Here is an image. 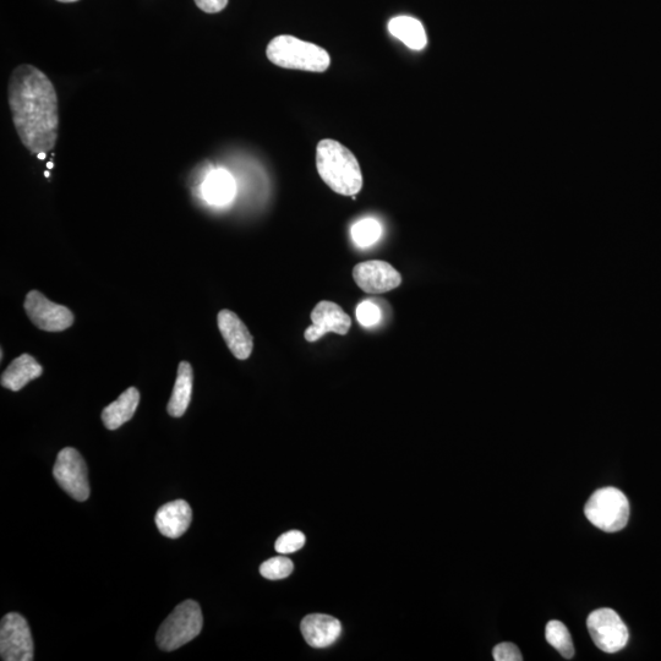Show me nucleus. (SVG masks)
I'll use <instances>...</instances> for the list:
<instances>
[{
	"mask_svg": "<svg viewBox=\"0 0 661 661\" xmlns=\"http://www.w3.org/2000/svg\"><path fill=\"white\" fill-rule=\"evenodd\" d=\"M8 100L16 133L31 155L52 151L58 140L59 105L48 76L34 65H19L9 79Z\"/></svg>",
	"mask_w": 661,
	"mask_h": 661,
	"instance_id": "f257e3e1",
	"label": "nucleus"
},
{
	"mask_svg": "<svg viewBox=\"0 0 661 661\" xmlns=\"http://www.w3.org/2000/svg\"><path fill=\"white\" fill-rule=\"evenodd\" d=\"M316 167L327 187L337 194L355 196L363 188V174L357 158L338 141L319 142Z\"/></svg>",
	"mask_w": 661,
	"mask_h": 661,
	"instance_id": "f03ea898",
	"label": "nucleus"
},
{
	"mask_svg": "<svg viewBox=\"0 0 661 661\" xmlns=\"http://www.w3.org/2000/svg\"><path fill=\"white\" fill-rule=\"evenodd\" d=\"M266 56L277 67L311 73H324L331 64L330 54L324 48L289 35L273 38L267 46Z\"/></svg>",
	"mask_w": 661,
	"mask_h": 661,
	"instance_id": "7ed1b4c3",
	"label": "nucleus"
},
{
	"mask_svg": "<svg viewBox=\"0 0 661 661\" xmlns=\"http://www.w3.org/2000/svg\"><path fill=\"white\" fill-rule=\"evenodd\" d=\"M202 625L204 619L200 605L194 600H185L161 625L156 637L157 646L165 652H173L198 637Z\"/></svg>",
	"mask_w": 661,
	"mask_h": 661,
	"instance_id": "20e7f679",
	"label": "nucleus"
},
{
	"mask_svg": "<svg viewBox=\"0 0 661 661\" xmlns=\"http://www.w3.org/2000/svg\"><path fill=\"white\" fill-rule=\"evenodd\" d=\"M584 515L594 527L606 533L620 532L630 518V502L621 490L603 488L589 497Z\"/></svg>",
	"mask_w": 661,
	"mask_h": 661,
	"instance_id": "39448f33",
	"label": "nucleus"
},
{
	"mask_svg": "<svg viewBox=\"0 0 661 661\" xmlns=\"http://www.w3.org/2000/svg\"><path fill=\"white\" fill-rule=\"evenodd\" d=\"M53 475L65 493L73 499L80 502L89 499L90 483L86 462L73 447H65L58 453Z\"/></svg>",
	"mask_w": 661,
	"mask_h": 661,
	"instance_id": "423d86ee",
	"label": "nucleus"
},
{
	"mask_svg": "<svg viewBox=\"0 0 661 661\" xmlns=\"http://www.w3.org/2000/svg\"><path fill=\"white\" fill-rule=\"evenodd\" d=\"M589 635L595 646L605 653L614 654L627 646L628 628L613 609H598L587 619Z\"/></svg>",
	"mask_w": 661,
	"mask_h": 661,
	"instance_id": "0eeeda50",
	"label": "nucleus"
},
{
	"mask_svg": "<svg viewBox=\"0 0 661 661\" xmlns=\"http://www.w3.org/2000/svg\"><path fill=\"white\" fill-rule=\"evenodd\" d=\"M0 655L4 661L34 660V639L20 614L5 615L0 626Z\"/></svg>",
	"mask_w": 661,
	"mask_h": 661,
	"instance_id": "6e6552de",
	"label": "nucleus"
},
{
	"mask_svg": "<svg viewBox=\"0 0 661 661\" xmlns=\"http://www.w3.org/2000/svg\"><path fill=\"white\" fill-rule=\"evenodd\" d=\"M24 308L32 324L42 331L62 332L74 324V315L67 307L51 302L38 291L27 294Z\"/></svg>",
	"mask_w": 661,
	"mask_h": 661,
	"instance_id": "1a4fd4ad",
	"label": "nucleus"
},
{
	"mask_svg": "<svg viewBox=\"0 0 661 661\" xmlns=\"http://www.w3.org/2000/svg\"><path fill=\"white\" fill-rule=\"evenodd\" d=\"M354 282L369 294H384L401 286L402 276L389 262L381 260L360 262L353 269Z\"/></svg>",
	"mask_w": 661,
	"mask_h": 661,
	"instance_id": "9d476101",
	"label": "nucleus"
},
{
	"mask_svg": "<svg viewBox=\"0 0 661 661\" xmlns=\"http://www.w3.org/2000/svg\"><path fill=\"white\" fill-rule=\"evenodd\" d=\"M313 326L305 330L304 338L310 343L319 341L326 333L346 336L352 327V319L344 313L340 305L322 300L310 315Z\"/></svg>",
	"mask_w": 661,
	"mask_h": 661,
	"instance_id": "9b49d317",
	"label": "nucleus"
},
{
	"mask_svg": "<svg viewBox=\"0 0 661 661\" xmlns=\"http://www.w3.org/2000/svg\"><path fill=\"white\" fill-rule=\"evenodd\" d=\"M218 329L229 351L239 360H247L254 348V338L248 327L231 310H221L217 316Z\"/></svg>",
	"mask_w": 661,
	"mask_h": 661,
	"instance_id": "f8f14e48",
	"label": "nucleus"
},
{
	"mask_svg": "<svg viewBox=\"0 0 661 661\" xmlns=\"http://www.w3.org/2000/svg\"><path fill=\"white\" fill-rule=\"evenodd\" d=\"M300 630L310 647L327 648L340 638L342 625L336 617L313 614L304 617Z\"/></svg>",
	"mask_w": 661,
	"mask_h": 661,
	"instance_id": "ddd939ff",
	"label": "nucleus"
},
{
	"mask_svg": "<svg viewBox=\"0 0 661 661\" xmlns=\"http://www.w3.org/2000/svg\"><path fill=\"white\" fill-rule=\"evenodd\" d=\"M193 521V511L187 501L168 502L157 511L155 522L158 531L169 539H178L188 531Z\"/></svg>",
	"mask_w": 661,
	"mask_h": 661,
	"instance_id": "4468645a",
	"label": "nucleus"
},
{
	"mask_svg": "<svg viewBox=\"0 0 661 661\" xmlns=\"http://www.w3.org/2000/svg\"><path fill=\"white\" fill-rule=\"evenodd\" d=\"M43 374V368L30 354L20 355L13 360L2 374V386L10 391L23 390L29 382L34 381Z\"/></svg>",
	"mask_w": 661,
	"mask_h": 661,
	"instance_id": "2eb2a0df",
	"label": "nucleus"
},
{
	"mask_svg": "<svg viewBox=\"0 0 661 661\" xmlns=\"http://www.w3.org/2000/svg\"><path fill=\"white\" fill-rule=\"evenodd\" d=\"M140 403V392L130 387L119 396L117 401L109 404L102 412V422L108 430H117L134 417Z\"/></svg>",
	"mask_w": 661,
	"mask_h": 661,
	"instance_id": "dca6fc26",
	"label": "nucleus"
},
{
	"mask_svg": "<svg viewBox=\"0 0 661 661\" xmlns=\"http://www.w3.org/2000/svg\"><path fill=\"white\" fill-rule=\"evenodd\" d=\"M202 195L212 205H227L236 195L237 185L232 174L226 169H216L207 174L202 184Z\"/></svg>",
	"mask_w": 661,
	"mask_h": 661,
	"instance_id": "f3484780",
	"label": "nucleus"
},
{
	"mask_svg": "<svg viewBox=\"0 0 661 661\" xmlns=\"http://www.w3.org/2000/svg\"><path fill=\"white\" fill-rule=\"evenodd\" d=\"M193 368L188 362L178 366L176 385H174L171 400L168 402L167 412L173 418L183 417L191 401L193 393Z\"/></svg>",
	"mask_w": 661,
	"mask_h": 661,
	"instance_id": "a211bd4d",
	"label": "nucleus"
},
{
	"mask_svg": "<svg viewBox=\"0 0 661 661\" xmlns=\"http://www.w3.org/2000/svg\"><path fill=\"white\" fill-rule=\"evenodd\" d=\"M389 31L413 51H422L428 45V36L423 24L411 16H396L391 19Z\"/></svg>",
	"mask_w": 661,
	"mask_h": 661,
	"instance_id": "6ab92c4d",
	"label": "nucleus"
},
{
	"mask_svg": "<svg viewBox=\"0 0 661 661\" xmlns=\"http://www.w3.org/2000/svg\"><path fill=\"white\" fill-rule=\"evenodd\" d=\"M545 638L565 659H572L575 655L571 633L561 621L548 622L545 627Z\"/></svg>",
	"mask_w": 661,
	"mask_h": 661,
	"instance_id": "aec40b11",
	"label": "nucleus"
},
{
	"mask_svg": "<svg viewBox=\"0 0 661 661\" xmlns=\"http://www.w3.org/2000/svg\"><path fill=\"white\" fill-rule=\"evenodd\" d=\"M381 225L373 218L355 223L352 227V238L360 248H368L375 244L381 237Z\"/></svg>",
	"mask_w": 661,
	"mask_h": 661,
	"instance_id": "412c9836",
	"label": "nucleus"
},
{
	"mask_svg": "<svg viewBox=\"0 0 661 661\" xmlns=\"http://www.w3.org/2000/svg\"><path fill=\"white\" fill-rule=\"evenodd\" d=\"M293 570V562L286 556L272 557L260 566L261 576L271 581L287 578L292 575Z\"/></svg>",
	"mask_w": 661,
	"mask_h": 661,
	"instance_id": "4be33fe9",
	"label": "nucleus"
},
{
	"mask_svg": "<svg viewBox=\"0 0 661 661\" xmlns=\"http://www.w3.org/2000/svg\"><path fill=\"white\" fill-rule=\"evenodd\" d=\"M305 545V535L299 531H291L277 539L275 548L278 554L288 555L297 553Z\"/></svg>",
	"mask_w": 661,
	"mask_h": 661,
	"instance_id": "5701e85b",
	"label": "nucleus"
},
{
	"mask_svg": "<svg viewBox=\"0 0 661 661\" xmlns=\"http://www.w3.org/2000/svg\"><path fill=\"white\" fill-rule=\"evenodd\" d=\"M380 318L381 311L378 305L370 302V300H365V302L358 305L357 319L360 325L364 327H373L376 324H379Z\"/></svg>",
	"mask_w": 661,
	"mask_h": 661,
	"instance_id": "b1692460",
	"label": "nucleus"
},
{
	"mask_svg": "<svg viewBox=\"0 0 661 661\" xmlns=\"http://www.w3.org/2000/svg\"><path fill=\"white\" fill-rule=\"evenodd\" d=\"M493 657L496 661H522L521 650L513 643H501L493 650Z\"/></svg>",
	"mask_w": 661,
	"mask_h": 661,
	"instance_id": "393cba45",
	"label": "nucleus"
},
{
	"mask_svg": "<svg viewBox=\"0 0 661 661\" xmlns=\"http://www.w3.org/2000/svg\"><path fill=\"white\" fill-rule=\"evenodd\" d=\"M195 3L202 12L216 14L227 7L228 0H195Z\"/></svg>",
	"mask_w": 661,
	"mask_h": 661,
	"instance_id": "a878e982",
	"label": "nucleus"
},
{
	"mask_svg": "<svg viewBox=\"0 0 661 661\" xmlns=\"http://www.w3.org/2000/svg\"><path fill=\"white\" fill-rule=\"evenodd\" d=\"M46 157V152H42V154L37 155L38 160H46Z\"/></svg>",
	"mask_w": 661,
	"mask_h": 661,
	"instance_id": "bb28decb",
	"label": "nucleus"
},
{
	"mask_svg": "<svg viewBox=\"0 0 661 661\" xmlns=\"http://www.w3.org/2000/svg\"><path fill=\"white\" fill-rule=\"evenodd\" d=\"M58 2H62V3H75V2H79V0H58Z\"/></svg>",
	"mask_w": 661,
	"mask_h": 661,
	"instance_id": "cd10ccee",
	"label": "nucleus"
},
{
	"mask_svg": "<svg viewBox=\"0 0 661 661\" xmlns=\"http://www.w3.org/2000/svg\"><path fill=\"white\" fill-rule=\"evenodd\" d=\"M47 167H48V169H52V168H53V163H52V161H51V162H48Z\"/></svg>",
	"mask_w": 661,
	"mask_h": 661,
	"instance_id": "c85d7f7f",
	"label": "nucleus"
},
{
	"mask_svg": "<svg viewBox=\"0 0 661 661\" xmlns=\"http://www.w3.org/2000/svg\"><path fill=\"white\" fill-rule=\"evenodd\" d=\"M46 178H49V172L45 173Z\"/></svg>",
	"mask_w": 661,
	"mask_h": 661,
	"instance_id": "c756f323",
	"label": "nucleus"
}]
</instances>
